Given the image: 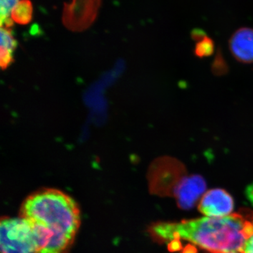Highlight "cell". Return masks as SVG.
<instances>
[{"label": "cell", "instance_id": "obj_1", "mask_svg": "<svg viewBox=\"0 0 253 253\" xmlns=\"http://www.w3.org/2000/svg\"><path fill=\"white\" fill-rule=\"evenodd\" d=\"M19 216L31 224L36 253H67L81 224L77 202L56 189H42L23 201Z\"/></svg>", "mask_w": 253, "mask_h": 253}, {"label": "cell", "instance_id": "obj_2", "mask_svg": "<svg viewBox=\"0 0 253 253\" xmlns=\"http://www.w3.org/2000/svg\"><path fill=\"white\" fill-rule=\"evenodd\" d=\"M149 232L158 242L184 239L211 253H241L253 236V212L241 211L226 217L158 222Z\"/></svg>", "mask_w": 253, "mask_h": 253}, {"label": "cell", "instance_id": "obj_3", "mask_svg": "<svg viewBox=\"0 0 253 253\" xmlns=\"http://www.w3.org/2000/svg\"><path fill=\"white\" fill-rule=\"evenodd\" d=\"M185 166L175 158L163 156L155 159L147 172L151 194L161 196H174V191L184 176Z\"/></svg>", "mask_w": 253, "mask_h": 253}, {"label": "cell", "instance_id": "obj_4", "mask_svg": "<svg viewBox=\"0 0 253 253\" xmlns=\"http://www.w3.org/2000/svg\"><path fill=\"white\" fill-rule=\"evenodd\" d=\"M1 253H36L33 228L24 218L4 217L0 223Z\"/></svg>", "mask_w": 253, "mask_h": 253}, {"label": "cell", "instance_id": "obj_5", "mask_svg": "<svg viewBox=\"0 0 253 253\" xmlns=\"http://www.w3.org/2000/svg\"><path fill=\"white\" fill-rule=\"evenodd\" d=\"M101 0H73L63 9V23L68 30L81 32L94 23Z\"/></svg>", "mask_w": 253, "mask_h": 253}, {"label": "cell", "instance_id": "obj_6", "mask_svg": "<svg viewBox=\"0 0 253 253\" xmlns=\"http://www.w3.org/2000/svg\"><path fill=\"white\" fill-rule=\"evenodd\" d=\"M234 199L225 190L211 189L201 198L199 211L208 217H223L234 211Z\"/></svg>", "mask_w": 253, "mask_h": 253}, {"label": "cell", "instance_id": "obj_7", "mask_svg": "<svg viewBox=\"0 0 253 253\" xmlns=\"http://www.w3.org/2000/svg\"><path fill=\"white\" fill-rule=\"evenodd\" d=\"M206 186L204 178L199 174L184 176L174 191L178 207L186 211L192 209L204 194Z\"/></svg>", "mask_w": 253, "mask_h": 253}, {"label": "cell", "instance_id": "obj_8", "mask_svg": "<svg viewBox=\"0 0 253 253\" xmlns=\"http://www.w3.org/2000/svg\"><path fill=\"white\" fill-rule=\"evenodd\" d=\"M229 49L234 59L240 63H253V29L241 28L231 37Z\"/></svg>", "mask_w": 253, "mask_h": 253}, {"label": "cell", "instance_id": "obj_9", "mask_svg": "<svg viewBox=\"0 0 253 253\" xmlns=\"http://www.w3.org/2000/svg\"><path fill=\"white\" fill-rule=\"evenodd\" d=\"M33 4L30 0H20L11 11L13 21L21 25H27L33 18Z\"/></svg>", "mask_w": 253, "mask_h": 253}, {"label": "cell", "instance_id": "obj_10", "mask_svg": "<svg viewBox=\"0 0 253 253\" xmlns=\"http://www.w3.org/2000/svg\"><path fill=\"white\" fill-rule=\"evenodd\" d=\"M19 1L20 0H1V3H0L1 27L9 28L12 27L14 21L11 18V11Z\"/></svg>", "mask_w": 253, "mask_h": 253}, {"label": "cell", "instance_id": "obj_11", "mask_svg": "<svg viewBox=\"0 0 253 253\" xmlns=\"http://www.w3.org/2000/svg\"><path fill=\"white\" fill-rule=\"evenodd\" d=\"M214 42L208 36L197 42L194 49L195 55L201 59L212 56L214 54Z\"/></svg>", "mask_w": 253, "mask_h": 253}, {"label": "cell", "instance_id": "obj_12", "mask_svg": "<svg viewBox=\"0 0 253 253\" xmlns=\"http://www.w3.org/2000/svg\"><path fill=\"white\" fill-rule=\"evenodd\" d=\"M211 71L212 74L215 76H225L229 72V66L223 57L221 50L218 49L211 66Z\"/></svg>", "mask_w": 253, "mask_h": 253}, {"label": "cell", "instance_id": "obj_13", "mask_svg": "<svg viewBox=\"0 0 253 253\" xmlns=\"http://www.w3.org/2000/svg\"><path fill=\"white\" fill-rule=\"evenodd\" d=\"M1 46L12 51L17 47V42L13 36L11 28L1 27Z\"/></svg>", "mask_w": 253, "mask_h": 253}, {"label": "cell", "instance_id": "obj_14", "mask_svg": "<svg viewBox=\"0 0 253 253\" xmlns=\"http://www.w3.org/2000/svg\"><path fill=\"white\" fill-rule=\"evenodd\" d=\"M13 52L14 51L1 46V49H0V64H1V69H6V68H9V66H11V63L14 62Z\"/></svg>", "mask_w": 253, "mask_h": 253}, {"label": "cell", "instance_id": "obj_15", "mask_svg": "<svg viewBox=\"0 0 253 253\" xmlns=\"http://www.w3.org/2000/svg\"><path fill=\"white\" fill-rule=\"evenodd\" d=\"M206 33L203 30L201 29H194V31L191 32V38L195 41L199 42L201 40L206 38Z\"/></svg>", "mask_w": 253, "mask_h": 253}, {"label": "cell", "instance_id": "obj_16", "mask_svg": "<svg viewBox=\"0 0 253 253\" xmlns=\"http://www.w3.org/2000/svg\"><path fill=\"white\" fill-rule=\"evenodd\" d=\"M241 253H253V236L246 241Z\"/></svg>", "mask_w": 253, "mask_h": 253}, {"label": "cell", "instance_id": "obj_17", "mask_svg": "<svg viewBox=\"0 0 253 253\" xmlns=\"http://www.w3.org/2000/svg\"><path fill=\"white\" fill-rule=\"evenodd\" d=\"M168 247H169V251L172 252L179 251L181 249L180 240H174V241H171Z\"/></svg>", "mask_w": 253, "mask_h": 253}, {"label": "cell", "instance_id": "obj_18", "mask_svg": "<svg viewBox=\"0 0 253 253\" xmlns=\"http://www.w3.org/2000/svg\"><path fill=\"white\" fill-rule=\"evenodd\" d=\"M246 195L249 202L253 206V183L248 186L246 190Z\"/></svg>", "mask_w": 253, "mask_h": 253}, {"label": "cell", "instance_id": "obj_19", "mask_svg": "<svg viewBox=\"0 0 253 253\" xmlns=\"http://www.w3.org/2000/svg\"><path fill=\"white\" fill-rule=\"evenodd\" d=\"M183 253H197V250L195 249L194 246L188 245L183 251Z\"/></svg>", "mask_w": 253, "mask_h": 253}, {"label": "cell", "instance_id": "obj_20", "mask_svg": "<svg viewBox=\"0 0 253 253\" xmlns=\"http://www.w3.org/2000/svg\"></svg>", "mask_w": 253, "mask_h": 253}]
</instances>
